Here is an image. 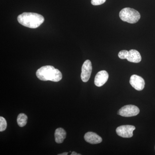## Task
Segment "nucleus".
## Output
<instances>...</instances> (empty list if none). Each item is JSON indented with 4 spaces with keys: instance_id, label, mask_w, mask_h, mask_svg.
I'll return each instance as SVG.
<instances>
[{
    "instance_id": "obj_5",
    "label": "nucleus",
    "mask_w": 155,
    "mask_h": 155,
    "mask_svg": "<svg viewBox=\"0 0 155 155\" xmlns=\"http://www.w3.org/2000/svg\"><path fill=\"white\" fill-rule=\"evenodd\" d=\"M135 127L133 125H124L119 126L116 128L117 134L124 138H130L133 136V131Z\"/></svg>"
},
{
    "instance_id": "obj_14",
    "label": "nucleus",
    "mask_w": 155,
    "mask_h": 155,
    "mask_svg": "<svg viewBox=\"0 0 155 155\" xmlns=\"http://www.w3.org/2000/svg\"><path fill=\"white\" fill-rule=\"evenodd\" d=\"M128 51L126 50H122L119 52L118 54L119 58L121 59H126L128 55Z\"/></svg>"
},
{
    "instance_id": "obj_15",
    "label": "nucleus",
    "mask_w": 155,
    "mask_h": 155,
    "mask_svg": "<svg viewBox=\"0 0 155 155\" xmlns=\"http://www.w3.org/2000/svg\"><path fill=\"white\" fill-rule=\"evenodd\" d=\"M106 0H91L92 5L94 6L100 5L105 2Z\"/></svg>"
},
{
    "instance_id": "obj_1",
    "label": "nucleus",
    "mask_w": 155,
    "mask_h": 155,
    "mask_svg": "<svg viewBox=\"0 0 155 155\" xmlns=\"http://www.w3.org/2000/svg\"><path fill=\"white\" fill-rule=\"evenodd\" d=\"M18 22L21 25L31 28H38L44 22V17L34 13H25L18 16Z\"/></svg>"
},
{
    "instance_id": "obj_11",
    "label": "nucleus",
    "mask_w": 155,
    "mask_h": 155,
    "mask_svg": "<svg viewBox=\"0 0 155 155\" xmlns=\"http://www.w3.org/2000/svg\"><path fill=\"white\" fill-rule=\"evenodd\" d=\"M55 140L58 143H62L67 136V133L64 129L62 128H58L56 129L54 133Z\"/></svg>"
},
{
    "instance_id": "obj_6",
    "label": "nucleus",
    "mask_w": 155,
    "mask_h": 155,
    "mask_svg": "<svg viewBox=\"0 0 155 155\" xmlns=\"http://www.w3.org/2000/svg\"><path fill=\"white\" fill-rule=\"evenodd\" d=\"M92 70V67L91 62L89 60H86L84 63L81 68V77L83 82H86L88 81L91 75Z\"/></svg>"
},
{
    "instance_id": "obj_9",
    "label": "nucleus",
    "mask_w": 155,
    "mask_h": 155,
    "mask_svg": "<svg viewBox=\"0 0 155 155\" xmlns=\"http://www.w3.org/2000/svg\"><path fill=\"white\" fill-rule=\"evenodd\" d=\"M84 138L87 142L93 144L101 143L103 140L100 136L93 132H88L85 134Z\"/></svg>"
},
{
    "instance_id": "obj_8",
    "label": "nucleus",
    "mask_w": 155,
    "mask_h": 155,
    "mask_svg": "<svg viewBox=\"0 0 155 155\" xmlns=\"http://www.w3.org/2000/svg\"><path fill=\"white\" fill-rule=\"evenodd\" d=\"M109 74L105 70H102L97 73L95 77L94 84L97 87L102 86L107 81Z\"/></svg>"
},
{
    "instance_id": "obj_7",
    "label": "nucleus",
    "mask_w": 155,
    "mask_h": 155,
    "mask_svg": "<svg viewBox=\"0 0 155 155\" xmlns=\"http://www.w3.org/2000/svg\"><path fill=\"white\" fill-rule=\"evenodd\" d=\"M129 82L132 87L138 91L142 90L144 88L145 84L144 79L140 76L136 75H131Z\"/></svg>"
},
{
    "instance_id": "obj_16",
    "label": "nucleus",
    "mask_w": 155,
    "mask_h": 155,
    "mask_svg": "<svg viewBox=\"0 0 155 155\" xmlns=\"http://www.w3.org/2000/svg\"><path fill=\"white\" fill-rule=\"evenodd\" d=\"M71 155H80V154L77 153L75 152H72V153H71Z\"/></svg>"
},
{
    "instance_id": "obj_10",
    "label": "nucleus",
    "mask_w": 155,
    "mask_h": 155,
    "mask_svg": "<svg viewBox=\"0 0 155 155\" xmlns=\"http://www.w3.org/2000/svg\"><path fill=\"white\" fill-rule=\"evenodd\" d=\"M126 59L132 63H138L141 61V57L138 51L132 49L128 51V55Z\"/></svg>"
},
{
    "instance_id": "obj_4",
    "label": "nucleus",
    "mask_w": 155,
    "mask_h": 155,
    "mask_svg": "<svg viewBox=\"0 0 155 155\" xmlns=\"http://www.w3.org/2000/svg\"><path fill=\"white\" fill-rule=\"evenodd\" d=\"M140 113L138 107L133 105L124 106L119 110L118 114L123 117H132L137 116Z\"/></svg>"
},
{
    "instance_id": "obj_3",
    "label": "nucleus",
    "mask_w": 155,
    "mask_h": 155,
    "mask_svg": "<svg viewBox=\"0 0 155 155\" xmlns=\"http://www.w3.org/2000/svg\"><path fill=\"white\" fill-rule=\"evenodd\" d=\"M119 15L122 21L131 24L136 23L140 18V14L138 11L129 8L122 9Z\"/></svg>"
},
{
    "instance_id": "obj_2",
    "label": "nucleus",
    "mask_w": 155,
    "mask_h": 155,
    "mask_svg": "<svg viewBox=\"0 0 155 155\" xmlns=\"http://www.w3.org/2000/svg\"><path fill=\"white\" fill-rule=\"evenodd\" d=\"M37 77L40 80L43 81L58 82L62 78L61 71L51 66H45L41 67L37 71Z\"/></svg>"
},
{
    "instance_id": "obj_13",
    "label": "nucleus",
    "mask_w": 155,
    "mask_h": 155,
    "mask_svg": "<svg viewBox=\"0 0 155 155\" xmlns=\"http://www.w3.org/2000/svg\"><path fill=\"white\" fill-rule=\"evenodd\" d=\"M7 127V123L6 119L4 117H0V131H4L6 130Z\"/></svg>"
},
{
    "instance_id": "obj_12",
    "label": "nucleus",
    "mask_w": 155,
    "mask_h": 155,
    "mask_svg": "<svg viewBox=\"0 0 155 155\" xmlns=\"http://www.w3.org/2000/svg\"><path fill=\"white\" fill-rule=\"evenodd\" d=\"M28 117L24 114H20L17 118V122L18 125L20 127H23L27 124Z\"/></svg>"
},
{
    "instance_id": "obj_17",
    "label": "nucleus",
    "mask_w": 155,
    "mask_h": 155,
    "mask_svg": "<svg viewBox=\"0 0 155 155\" xmlns=\"http://www.w3.org/2000/svg\"><path fill=\"white\" fill-rule=\"evenodd\" d=\"M68 154V153H64L62 154H59L58 155H67Z\"/></svg>"
}]
</instances>
